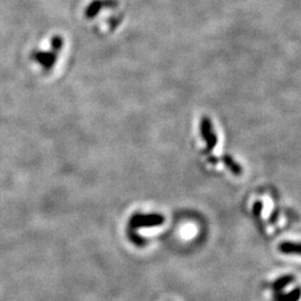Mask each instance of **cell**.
I'll use <instances>...</instances> for the list:
<instances>
[{"mask_svg":"<svg viewBox=\"0 0 301 301\" xmlns=\"http://www.w3.org/2000/svg\"><path fill=\"white\" fill-rule=\"evenodd\" d=\"M69 56L68 37L60 31H52L32 44L27 54V62L31 72L43 78H50L66 69Z\"/></svg>","mask_w":301,"mask_h":301,"instance_id":"cell-1","label":"cell"},{"mask_svg":"<svg viewBox=\"0 0 301 301\" xmlns=\"http://www.w3.org/2000/svg\"><path fill=\"white\" fill-rule=\"evenodd\" d=\"M81 16L94 34L107 37L122 26L125 12L120 0H84Z\"/></svg>","mask_w":301,"mask_h":301,"instance_id":"cell-2","label":"cell"},{"mask_svg":"<svg viewBox=\"0 0 301 301\" xmlns=\"http://www.w3.org/2000/svg\"><path fill=\"white\" fill-rule=\"evenodd\" d=\"M200 129H201V136L206 144L205 153H211L212 150L214 149L217 144V137L214 132V128H213L212 120L207 116L202 117L200 122Z\"/></svg>","mask_w":301,"mask_h":301,"instance_id":"cell-3","label":"cell"},{"mask_svg":"<svg viewBox=\"0 0 301 301\" xmlns=\"http://www.w3.org/2000/svg\"><path fill=\"white\" fill-rule=\"evenodd\" d=\"M164 222V216L161 214H152L147 215H142V214H136L132 217L131 220V225L134 228H142V226H156V225H162Z\"/></svg>","mask_w":301,"mask_h":301,"instance_id":"cell-4","label":"cell"},{"mask_svg":"<svg viewBox=\"0 0 301 301\" xmlns=\"http://www.w3.org/2000/svg\"><path fill=\"white\" fill-rule=\"evenodd\" d=\"M301 299V288H296L287 294H275L273 301H299Z\"/></svg>","mask_w":301,"mask_h":301,"instance_id":"cell-5","label":"cell"},{"mask_svg":"<svg viewBox=\"0 0 301 301\" xmlns=\"http://www.w3.org/2000/svg\"><path fill=\"white\" fill-rule=\"evenodd\" d=\"M220 161L234 175H241V174H242V168H241V165L239 163H237V162H235L230 155H223V156L221 157V159H217V162H220Z\"/></svg>","mask_w":301,"mask_h":301,"instance_id":"cell-6","label":"cell"},{"mask_svg":"<svg viewBox=\"0 0 301 301\" xmlns=\"http://www.w3.org/2000/svg\"><path fill=\"white\" fill-rule=\"evenodd\" d=\"M294 281H295V276H293V275H286V276L279 278V279L273 282L272 286H271V288H272L273 291H275V294L281 293V291L284 290L287 286L290 285V284H293Z\"/></svg>","mask_w":301,"mask_h":301,"instance_id":"cell-7","label":"cell"},{"mask_svg":"<svg viewBox=\"0 0 301 301\" xmlns=\"http://www.w3.org/2000/svg\"><path fill=\"white\" fill-rule=\"evenodd\" d=\"M279 251L285 254H300L301 256V243L295 242H282L279 244Z\"/></svg>","mask_w":301,"mask_h":301,"instance_id":"cell-8","label":"cell"},{"mask_svg":"<svg viewBox=\"0 0 301 301\" xmlns=\"http://www.w3.org/2000/svg\"><path fill=\"white\" fill-rule=\"evenodd\" d=\"M262 207H263L262 202L257 201L256 203H254V204H253V215L257 216V217L260 216L261 211H262Z\"/></svg>","mask_w":301,"mask_h":301,"instance_id":"cell-9","label":"cell"}]
</instances>
